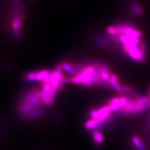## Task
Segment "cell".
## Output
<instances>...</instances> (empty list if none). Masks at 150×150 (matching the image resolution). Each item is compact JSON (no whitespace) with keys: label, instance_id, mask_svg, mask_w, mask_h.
Wrapping results in <instances>:
<instances>
[{"label":"cell","instance_id":"cell-3","mask_svg":"<svg viewBox=\"0 0 150 150\" xmlns=\"http://www.w3.org/2000/svg\"><path fill=\"white\" fill-rule=\"evenodd\" d=\"M111 112V110L109 106H106L98 110H91L89 111V114L91 115V119L96 120L100 117L109 118Z\"/></svg>","mask_w":150,"mask_h":150},{"label":"cell","instance_id":"cell-6","mask_svg":"<svg viewBox=\"0 0 150 150\" xmlns=\"http://www.w3.org/2000/svg\"><path fill=\"white\" fill-rule=\"evenodd\" d=\"M37 108V107L36 106L34 105L33 104H31V103L25 101L24 103H23V104L20 106L19 110L21 112L23 113L28 112L29 111L36 109Z\"/></svg>","mask_w":150,"mask_h":150},{"label":"cell","instance_id":"cell-9","mask_svg":"<svg viewBox=\"0 0 150 150\" xmlns=\"http://www.w3.org/2000/svg\"><path fill=\"white\" fill-rule=\"evenodd\" d=\"M131 12L133 15H142L143 14V11L142 8L137 3L133 2L131 4Z\"/></svg>","mask_w":150,"mask_h":150},{"label":"cell","instance_id":"cell-16","mask_svg":"<svg viewBox=\"0 0 150 150\" xmlns=\"http://www.w3.org/2000/svg\"><path fill=\"white\" fill-rule=\"evenodd\" d=\"M36 77H37V72H31L29 74H27L26 76L25 79L27 81H33L36 80Z\"/></svg>","mask_w":150,"mask_h":150},{"label":"cell","instance_id":"cell-12","mask_svg":"<svg viewBox=\"0 0 150 150\" xmlns=\"http://www.w3.org/2000/svg\"><path fill=\"white\" fill-rule=\"evenodd\" d=\"M62 67L63 69L69 74L72 75H75L76 74V70L73 68L71 64L67 63H63L62 64Z\"/></svg>","mask_w":150,"mask_h":150},{"label":"cell","instance_id":"cell-20","mask_svg":"<svg viewBox=\"0 0 150 150\" xmlns=\"http://www.w3.org/2000/svg\"><path fill=\"white\" fill-rule=\"evenodd\" d=\"M148 106L150 107V96H148Z\"/></svg>","mask_w":150,"mask_h":150},{"label":"cell","instance_id":"cell-4","mask_svg":"<svg viewBox=\"0 0 150 150\" xmlns=\"http://www.w3.org/2000/svg\"><path fill=\"white\" fill-rule=\"evenodd\" d=\"M126 99L125 106L121 109L122 112L125 115L135 114V100L130 97H126Z\"/></svg>","mask_w":150,"mask_h":150},{"label":"cell","instance_id":"cell-7","mask_svg":"<svg viewBox=\"0 0 150 150\" xmlns=\"http://www.w3.org/2000/svg\"><path fill=\"white\" fill-rule=\"evenodd\" d=\"M42 115L41 111L39 109H35L28 112L23 113L22 115V117L23 118H36Z\"/></svg>","mask_w":150,"mask_h":150},{"label":"cell","instance_id":"cell-11","mask_svg":"<svg viewBox=\"0 0 150 150\" xmlns=\"http://www.w3.org/2000/svg\"><path fill=\"white\" fill-rule=\"evenodd\" d=\"M93 139L98 144H101L104 141V138L101 133L98 130H95L93 132Z\"/></svg>","mask_w":150,"mask_h":150},{"label":"cell","instance_id":"cell-18","mask_svg":"<svg viewBox=\"0 0 150 150\" xmlns=\"http://www.w3.org/2000/svg\"><path fill=\"white\" fill-rule=\"evenodd\" d=\"M65 80H66V78L65 77V75L62 74L61 77V79H60V81L58 83V89L59 90H61L62 89L64 83L65 82Z\"/></svg>","mask_w":150,"mask_h":150},{"label":"cell","instance_id":"cell-14","mask_svg":"<svg viewBox=\"0 0 150 150\" xmlns=\"http://www.w3.org/2000/svg\"><path fill=\"white\" fill-rule=\"evenodd\" d=\"M139 50L140 51V52L141 53V55L143 58L144 60L146 59V44L145 42L143 41L142 42L140 43V44L139 46Z\"/></svg>","mask_w":150,"mask_h":150},{"label":"cell","instance_id":"cell-8","mask_svg":"<svg viewBox=\"0 0 150 150\" xmlns=\"http://www.w3.org/2000/svg\"><path fill=\"white\" fill-rule=\"evenodd\" d=\"M53 72L50 71H41L37 72V77H36V80L38 81H44L47 79L49 77L52 75Z\"/></svg>","mask_w":150,"mask_h":150},{"label":"cell","instance_id":"cell-17","mask_svg":"<svg viewBox=\"0 0 150 150\" xmlns=\"http://www.w3.org/2000/svg\"><path fill=\"white\" fill-rule=\"evenodd\" d=\"M107 32L112 35H118V31L116 27H110L107 28Z\"/></svg>","mask_w":150,"mask_h":150},{"label":"cell","instance_id":"cell-1","mask_svg":"<svg viewBox=\"0 0 150 150\" xmlns=\"http://www.w3.org/2000/svg\"><path fill=\"white\" fill-rule=\"evenodd\" d=\"M123 49L128 56L133 59L136 61H145L140 52L139 46L134 45H123Z\"/></svg>","mask_w":150,"mask_h":150},{"label":"cell","instance_id":"cell-19","mask_svg":"<svg viewBox=\"0 0 150 150\" xmlns=\"http://www.w3.org/2000/svg\"><path fill=\"white\" fill-rule=\"evenodd\" d=\"M123 91L126 93L130 94L132 93V89L130 87H128V86H123Z\"/></svg>","mask_w":150,"mask_h":150},{"label":"cell","instance_id":"cell-21","mask_svg":"<svg viewBox=\"0 0 150 150\" xmlns=\"http://www.w3.org/2000/svg\"><path fill=\"white\" fill-rule=\"evenodd\" d=\"M149 96H150V89H149Z\"/></svg>","mask_w":150,"mask_h":150},{"label":"cell","instance_id":"cell-2","mask_svg":"<svg viewBox=\"0 0 150 150\" xmlns=\"http://www.w3.org/2000/svg\"><path fill=\"white\" fill-rule=\"evenodd\" d=\"M148 106V97L141 96L135 99V114L144 112Z\"/></svg>","mask_w":150,"mask_h":150},{"label":"cell","instance_id":"cell-13","mask_svg":"<svg viewBox=\"0 0 150 150\" xmlns=\"http://www.w3.org/2000/svg\"><path fill=\"white\" fill-rule=\"evenodd\" d=\"M58 89V85L57 86H55L52 87V90L50 93V98H49V105H52L53 103L55 96L56 95Z\"/></svg>","mask_w":150,"mask_h":150},{"label":"cell","instance_id":"cell-5","mask_svg":"<svg viewBox=\"0 0 150 150\" xmlns=\"http://www.w3.org/2000/svg\"><path fill=\"white\" fill-rule=\"evenodd\" d=\"M111 111L114 112L120 111L121 109V104H120V100L119 98H115L111 100L109 105Z\"/></svg>","mask_w":150,"mask_h":150},{"label":"cell","instance_id":"cell-10","mask_svg":"<svg viewBox=\"0 0 150 150\" xmlns=\"http://www.w3.org/2000/svg\"><path fill=\"white\" fill-rule=\"evenodd\" d=\"M132 142L136 148L137 150H146L143 144L142 143L140 137L137 136H134L132 137Z\"/></svg>","mask_w":150,"mask_h":150},{"label":"cell","instance_id":"cell-15","mask_svg":"<svg viewBox=\"0 0 150 150\" xmlns=\"http://www.w3.org/2000/svg\"><path fill=\"white\" fill-rule=\"evenodd\" d=\"M96 125H97V124H96V120L91 119L86 123L85 125V127L86 130H91L93 128H95L96 127Z\"/></svg>","mask_w":150,"mask_h":150}]
</instances>
